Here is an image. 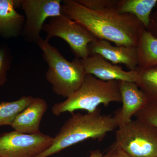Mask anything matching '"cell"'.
Segmentation results:
<instances>
[{
  "mask_svg": "<svg viewBox=\"0 0 157 157\" xmlns=\"http://www.w3.org/2000/svg\"><path fill=\"white\" fill-rule=\"evenodd\" d=\"M155 7V9L151 15L149 25L147 30L157 38V5Z\"/></svg>",
  "mask_w": 157,
  "mask_h": 157,
  "instance_id": "cell-21",
  "label": "cell"
},
{
  "mask_svg": "<svg viewBox=\"0 0 157 157\" xmlns=\"http://www.w3.org/2000/svg\"><path fill=\"white\" fill-rule=\"evenodd\" d=\"M20 0H0V36L4 39L17 38L22 33L25 17L15 8Z\"/></svg>",
  "mask_w": 157,
  "mask_h": 157,
  "instance_id": "cell-13",
  "label": "cell"
},
{
  "mask_svg": "<svg viewBox=\"0 0 157 157\" xmlns=\"http://www.w3.org/2000/svg\"></svg>",
  "mask_w": 157,
  "mask_h": 157,
  "instance_id": "cell-24",
  "label": "cell"
},
{
  "mask_svg": "<svg viewBox=\"0 0 157 157\" xmlns=\"http://www.w3.org/2000/svg\"><path fill=\"white\" fill-rule=\"evenodd\" d=\"M61 0H20L25 20L21 36L27 42L37 44L45 21L62 13Z\"/></svg>",
  "mask_w": 157,
  "mask_h": 157,
  "instance_id": "cell-8",
  "label": "cell"
},
{
  "mask_svg": "<svg viewBox=\"0 0 157 157\" xmlns=\"http://www.w3.org/2000/svg\"><path fill=\"white\" fill-rule=\"evenodd\" d=\"M137 48L138 67L157 65V38L145 28L141 31Z\"/></svg>",
  "mask_w": 157,
  "mask_h": 157,
  "instance_id": "cell-15",
  "label": "cell"
},
{
  "mask_svg": "<svg viewBox=\"0 0 157 157\" xmlns=\"http://www.w3.org/2000/svg\"><path fill=\"white\" fill-rule=\"evenodd\" d=\"M34 99L31 96H24L15 101L1 102L0 127L11 126L16 117L32 103Z\"/></svg>",
  "mask_w": 157,
  "mask_h": 157,
  "instance_id": "cell-17",
  "label": "cell"
},
{
  "mask_svg": "<svg viewBox=\"0 0 157 157\" xmlns=\"http://www.w3.org/2000/svg\"><path fill=\"white\" fill-rule=\"evenodd\" d=\"M103 157H132L123 150L113 144L106 155Z\"/></svg>",
  "mask_w": 157,
  "mask_h": 157,
  "instance_id": "cell-22",
  "label": "cell"
},
{
  "mask_svg": "<svg viewBox=\"0 0 157 157\" xmlns=\"http://www.w3.org/2000/svg\"><path fill=\"white\" fill-rule=\"evenodd\" d=\"M113 102H121L118 81H103L86 74L80 87L65 101L54 104L51 110L56 116L78 109L92 113L100 104L107 107Z\"/></svg>",
  "mask_w": 157,
  "mask_h": 157,
  "instance_id": "cell-3",
  "label": "cell"
},
{
  "mask_svg": "<svg viewBox=\"0 0 157 157\" xmlns=\"http://www.w3.org/2000/svg\"><path fill=\"white\" fill-rule=\"evenodd\" d=\"M117 128L113 117L102 114L99 108L86 114H73L53 137L52 144L35 157H48L88 139L101 140Z\"/></svg>",
  "mask_w": 157,
  "mask_h": 157,
  "instance_id": "cell-2",
  "label": "cell"
},
{
  "mask_svg": "<svg viewBox=\"0 0 157 157\" xmlns=\"http://www.w3.org/2000/svg\"><path fill=\"white\" fill-rule=\"evenodd\" d=\"M37 44L48 66L45 76L52 91L63 98L70 97L80 87L86 75L79 59L68 60L49 41L42 37Z\"/></svg>",
  "mask_w": 157,
  "mask_h": 157,
  "instance_id": "cell-4",
  "label": "cell"
},
{
  "mask_svg": "<svg viewBox=\"0 0 157 157\" xmlns=\"http://www.w3.org/2000/svg\"><path fill=\"white\" fill-rule=\"evenodd\" d=\"M62 13L90 32L98 39L116 46H137L143 25L134 15L121 14L116 7L91 10L76 0H64Z\"/></svg>",
  "mask_w": 157,
  "mask_h": 157,
  "instance_id": "cell-1",
  "label": "cell"
},
{
  "mask_svg": "<svg viewBox=\"0 0 157 157\" xmlns=\"http://www.w3.org/2000/svg\"><path fill=\"white\" fill-rule=\"evenodd\" d=\"M82 6L91 10H101L116 7L117 0H76Z\"/></svg>",
  "mask_w": 157,
  "mask_h": 157,
  "instance_id": "cell-20",
  "label": "cell"
},
{
  "mask_svg": "<svg viewBox=\"0 0 157 157\" xmlns=\"http://www.w3.org/2000/svg\"><path fill=\"white\" fill-rule=\"evenodd\" d=\"M47 108L45 100L34 98L32 103L16 117L11 126L14 131L23 134L39 133L40 123Z\"/></svg>",
  "mask_w": 157,
  "mask_h": 157,
  "instance_id": "cell-12",
  "label": "cell"
},
{
  "mask_svg": "<svg viewBox=\"0 0 157 157\" xmlns=\"http://www.w3.org/2000/svg\"><path fill=\"white\" fill-rule=\"evenodd\" d=\"M122 105L113 116L117 128L128 123L148 101L135 82L118 81Z\"/></svg>",
  "mask_w": 157,
  "mask_h": 157,
  "instance_id": "cell-9",
  "label": "cell"
},
{
  "mask_svg": "<svg viewBox=\"0 0 157 157\" xmlns=\"http://www.w3.org/2000/svg\"><path fill=\"white\" fill-rule=\"evenodd\" d=\"M103 155H104L100 150H96L91 151L89 157H103Z\"/></svg>",
  "mask_w": 157,
  "mask_h": 157,
  "instance_id": "cell-23",
  "label": "cell"
},
{
  "mask_svg": "<svg viewBox=\"0 0 157 157\" xmlns=\"http://www.w3.org/2000/svg\"><path fill=\"white\" fill-rule=\"evenodd\" d=\"M42 30L46 34L45 39L48 41L53 37L63 39L78 59L89 56V45L98 39L78 23L63 14L49 18Z\"/></svg>",
  "mask_w": 157,
  "mask_h": 157,
  "instance_id": "cell-6",
  "label": "cell"
},
{
  "mask_svg": "<svg viewBox=\"0 0 157 157\" xmlns=\"http://www.w3.org/2000/svg\"><path fill=\"white\" fill-rule=\"evenodd\" d=\"M12 58L11 51L7 45L0 48V87L7 81V73L11 68Z\"/></svg>",
  "mask_w": 157,
  "mask_h": 157,
  "instance_id": "cell-19",
  "label": "cell"
},
{
  "mask_svg": "<svg viewBox=\"0 0 157 157\" xmlns=\"http://www.w3.org/2000/svg\"><path fill=\"white\" fill-rule=\"evenodd\" d=\"M79 59L86 74L103 81H136V70L125 71L121 66L113 64L99 55H91Z\"/></svg>",
  "mask_w": 157,
  "mask_h": 157,
  "instance_id": "cell-10",
  "label": "cell"
},
{
  "mask_svg": "<svg viewBox=\"0 0 157 157\" xmlns=\"http://www.w3.org/2000/svg\"><path fill=\"white\" fill-rule=\"evenodd\" d=\"M53 137L39 132L26 134L14 131L0 135V157H35L52 144Z\"/></svg>",
  "mask_w": 157,
  "mask_h": 157,
  "instance_id": "cell-7",
  "label": "cell"
},
{
  "mask_svg": "<svg viewBox=\"0 0 157 157\" xmlns=\"http://www.w3.org/2000/svg\"><path fill=\"white\" fill-rule=\"evenodd\" d=\"M135 83L148 101L157 100V65L138 67Z\"/></svg>",
  "mask_w": 157,
  "mask_h": 157,
  "instance_id": "cell-16",
  "label": "cell"
},
{
  "mask_svg": "<svg viewBox=\"0 0 157 157\" xmlns=\"http://www.w3.org/2000/svg\"><path fill=\"white\" fill-rule=\"evenodd\" d=\"M89 56L98 54L114 65H124L129 70L138 66L137 46H113L106 40L97 39L88 46Z\"/></svg>",
  "mask_w": 157,
  "mask_h": 157,
  "instance_id": "cell-11",
  "label": "cell"
},
{
  "mask_svg": "<svg viewBox=\"0 0 157 157\" xmlns=\"http://www.w3.org/2000/svg\"><path fill=\"white\" fill-rule=\"evenodd\" d=\"M157 5V0H117V9L121 14L134 15L147 29L153 9Z\"/></svg>",
  "mask_w": 157,
  "mask_h": 157,
  "instance_id": "cell-14",
  "label": "cell"
},
{
  "mask_svg": "<svg viewBox=\"0 0 157 157\" xmlns=\"http://www.w3.org/2000/svg\"><path fill=\"white\" fill-rule=\"evenodd\" d=\"M135 117L157 129V100L147 101Z\"/></svg>",
  "mask_w": 157,
  "mask_h": 157,
  "instance_id": "cell-18",
  "label": "cell"
},
{
  "mask_svg": "<svg viewBox=\"0 0 157 157\" xmlns=\"http://www.w3.org/2000/svg\"><path fill=\"white\" fill-rule=\"evenodd\" d=\"M113 144L132 157H157V129L140 120L118 128Z\"/></svg>",
  "mask_w": 157,
  "mask_h": 157,
  "instance_id": "cell-5",
  "label": "cell"
}]
</instances>
